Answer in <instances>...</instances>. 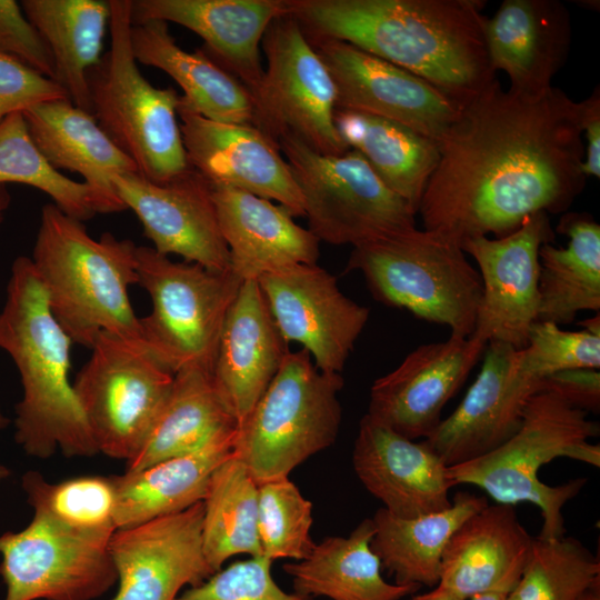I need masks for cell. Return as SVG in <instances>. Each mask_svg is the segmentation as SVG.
<instances>
[{
  "mask_svg": "<svg viewBox=\"0 0 600 600\" xmlns=\"http://www.w3.org/2000/svg\"><path fill=\"white\" fill-rule=\"evenodd\" d=\"M352 464L363 487L398 518H418L451 504L449 491L456 483L429 444L410 440L367 413L359 423Z\"/></svg>",
  "mask_w": 600,
  "mask_h": 600,
  "instance_id": "obj_22",
  "label": "cell"
},
{
  "mask_svg": "<svg viewBox=\"0 0 600 600\" xmlns=\"http://www.w3.org/2000/svg\"><path fill=\"white\" fill-rule=\"evenodd\" d=\"M599 429L586 411L552 392L539 391L529 399L521 426L510 439L482 457L448 467L447 476L456 486L479 487L498 503L537 506L542 517L537 538L560 539L566 533L562 508L588 479L552 487L539 479L538 471L561 457L599 468L600 446L589 441L599 436Z\"/></svg>",
  "mask_w": 600,
  "mask_h": 600,
  "instance_id": "obj_5",
  "label": "cell"
},
{
  "mask_svg": "<svg viewBox=\"0 0 600 600\" xmlns=\"http://www.w3.org/2000/svg\"><path fill=\"white\" fill-rule=\"evenodd\" d=\"M203 503L118 529L109 551L119 581L113 600H174L214 571L202 548Z\"/></svg>",
  "mask_w": 600,
  "mask_h": 600,
  "instance_id": "obj_20",
  "label": "cell"
},
{
  "mask_svg": "<svg viewBox=\"0 0 600 600\" xmlns=\"http://www.w3.org/2000/svg\"><path fill=\"white\" fill-rule=\"evenodd\" d=\"M481 0H288L307 36L346 41L424 79L460 108L496 78Z\"/></svg>",
  "mask_w": 600,
  "mask_h": 600,
  "instance_id": "obj_2",
  "label": "cell"
},
{
  "mask_svg": "<svg viewBox=\"0 0 600 600\" xmlns=\"http://www.w3.org/2000/svg\"><path fill=\"white\" fill-rule=\"evenodd\" d=\"M583 103L551 87L539 97L496 78L438 142L418 213L423 229L460 246L506 237L538 212L560 213L584 189Z\"/></svg>",
  "mask_w": 600,
  "mask_h": 600,
  "instance_id": "obj_1",
  "label": "cell"
},
{
  "mask_svg": "<svg viewBox=\"0 0 600 600\" xmlns=\"http://www.w3.org/2000/svg\"><path fill=\"white\" fill-rule=\"evenodd\" d=\"M73 341L54 318L46 289L28 257L11 267L0 311V348L20 376L16 441L31 457L99 453L70 380Z\"/></svg>",
  "mask_w": 600,
  "mask_h": 600,
  "instance_id": "obj_3",
  "label": "cell"
},
{
  "mask_svg": "<svg viewBox=\"0 0 600 600\" xmlns=\"http://www.w3.org/2000/svg\"><path fill=\"white\" fill-rule=\"evenodd\" d=\"M239 424L218 392L212 374L184 368L173 374L169 396L139 453L126 471L196 452L237 431Z\"/></svg>",
  "mask_w": 600,
  "mask_h": 600,
  "instance_id": "obj_32",
  "label": "cell"
},
{
  "mask_svg": "<svg viewBox=\"0 0 600 600\" xmlns=\"http://www.w3.org/2000/svg\"><path fill=\"white\" fill-rule=\"evenodd\" d=\"M257 281L284 340L300 343L320 371L341 373L369 309L348 298L318 263L286 267Z\"/></svg>",
  "mask_w": 600,
  "mask_h": 600,
  "instance_id": "obj_14",
  "label": "cell"
},
{
  "mask_svg": "<svg viewBox=\"0 0 600 600\" xmlns=\"http://www.w3.org/2000/svg\"><path fill=\"white\" fill-rule=\"evenodd\" d=\"M63 99L69 97L54 80L0 52V122L12 113Z\"/></svg>",
  "mask_w": 600,
  "mask_h": 600,
  "instance_id": "obj_44",
  "label": "cell"
},
{
  "mask_svg": "<svg viewBox=\"0 0 600 600\" xmlns=\"http://www.w3.org/2000/svg\"><path fill=\"white\" fill-rule=\"evenodd\" d=\"M0 52L54 80L50 51L14 0H0Z\"/></svg>",
  "mask_w": 600,
  "mask_h": 600,
  "instance_id": "obj_45",
  "label": "cell"
},
{
  "mask_svg": "<svg viewBox=\"0 0 600 600\" xmlns=\"http://www.w3.org/2000/svg\"><path fill=\"white\" fill-rule=\"evenodd\" d=\"M109 50L88 73L90 113L143 178L163 183L190 166L178 120L180 94L156 88L132 52V0H109Z\"/></svg>",
  "mask_w": 600,
  "mask_h": 600,
  "instance_id": "obj_6",
  "label": "cell"
},
{
  "mask_svg": "<svg viewBox=\"0 0 600 600\" xmlns=\"http://www.w3.org/2000/svg\"><path fill=\"white\" fill-rule=\"evenodd\" d=\"M180 131L189 166L212 187L277 201L304 216L301 191L279 143L252 124L220 122L196 112L180 94Z\"/></svg>",
  "mask_w": 600,
  "mask_h": 600,
  "instance_id": "obj_17",
  "label": "cell"
},
{
  "mask_svg": "<svg viewBox=\"0 0 600 600\" xmlns=\"http://www.w3.org/2000/svg\"><path fill=\"white\" fill-rule=\"evenodd\" d=\"M277 141L301 191L308 229L319 241L357 247L416 228L414 209L357 151L323 154L289 132Z\"/></svg>",
  "mask_w": 600,
  "mask_h": 600,
  "instance_id": "obj_10",
  "label": "cell"
},
{
  "mask_svg": "<svg viewBox=\"0 0 600 600\" xmlns=\"http://www.w3.org/2000/svg\"><path fill=\"white\" fill-rule=\"evenodd\" d=\"M272 562L263 556L234 561L174 600H314L282 590L271 576Z\"/></svg>",
  "mask_w": 600,
  "mask_h": 600,
  "instance_id": "obj_43",
  "label": "cell"
},
{
  "mask_svg": "<svg viewBox=\"0 0 600 600\" xmlns=\"http://www.w3.org/2000/svg\"><path fill=\"white\" fill-rule=\"evenodd\" d=\"M307 37L331 74L337 108L393 120L437 142L457 119L461 108L417 74L346 41Z\"/></svg>",
  "mask_w": 600,
  "mask_h": 600,
  "instance_id": "obj_15",
  "label": "cell"
},
{
  "mask_svg": "<svg viewBox=\"0 0 600 600\" xmlns=\"http://www.w3.org/2000/svg\"><path fill=\"white\" fill-rule=\"evenodd\" d=\"M136 251L129 239L109 232L93 239L81 221L53 203L43 206L30 259L73 342L91 349L101 333L141 341L129 298L138 283Z\"/></svg>",
  "mask_w": 600,
  "mask_h": 600,
  "instance_id": "obj_4",
  "label": "cell"
},
{
  "mask_svg": "<svg viewBox=\"0 0 600 600\" xmlns=\"http://www.w3.org/2000/svg\"><path fill=\"white\" fill-rule=\"evenodd\" d=\"M261 43L267 69L253 96L254 127L276 141L292 133L323 154L349 150L334 123L336 86L299 22L277 18Z\"/></svg>",
  "mask_w": 600,
  "mask_h": 600,
  "instance_id": "obj_12",
  "label": "cell"
},
{
  "mask_svg": "<svg viewBox=\"0 0 600 600\" xmlns=\"http://www.w3.org/2000/svg\"><path fill=\"white\" fill-rule=\"evenodd\" d=\"M11 203V196L8 191L7 186L0 184V223L4 219V214L9 209Z\"/></svg>",
  "mask_w": 600,
  "mask_h": 600,
  "instance_id": "obj_49",
  "label": "cell"
},
{
  "mask_svg": "<svg viewBox=\"0 0 600 600\" xmlns=\"http://www.w3.org/2000/svg\"><path fill=\"white\" fill-rule=\"evenodd\" d=\"M582 139L586 140L582 171L587 178L600 177V91L597 86L584 100Z\"/></svg>",
  "mask_w": 600,
  "mask_h": 600,
  "instance_id": "obj_47",
  "label": "cell"
},
{
  "mask_svg": "<svg viewBox=\"0 0 600 600\" xmlns=\"http://www.w3.org/2000/svg\"><path fill=\"white\" fill-rule=\"evenodd\" d=\"M110 539L72 533L37 516L24 529L2 533L4 600H93L103 596L118 579Z\"/></svg>",
  "mask_w": 600,
  "mask_h": 600,
  "instance_id": "obj_13",
  "label": "cell"
},
{
  "mask_svg": "<svg viewBox=\"0 0 600 600\" xmlns=\"http://www.w3.org/2000/svg\"><path fill=\"white\" fill-rule=\"evenodd\" d=\"M486 347L473 337L456 336L419 346L373 381L367 414L410 440L427 439Z\"/></svg>",
  "mask_w": 600,
  "mask_h": 600,
  "instance_id": "obj_21",
  "label": "cell"
},
{
  "mask_svg": "<svg viewBox=\"0 0 600 600\" xmlns=\"http://www.w3.org/2000/svg\"><path fill=\"white\" fill-rule=\"evenodd\" d=\"M288 14V0H134L132 24L174 22L204 41L203 51L251 93L263 77L260 43L270 23Z\"/></svg>",
  "mask_w": 600,
  "mask_h": 600,
  "instance_id": "obj_23",
  "label": "cell"
},
{
  "mask_svg": "<svg viewBox=\"0 0 600 600\" xmlns=\"http://www.w3.org/2000/svg\"><path fill=\"white\" fill-rule=\"evenodd\" d=\"M343 384L341 373L320 371L306 349L288 352L237 430L233 453L257 484L289 478L299 464L333 444Z\"/></svg>",
  "mask_w": 600,
  "mask_h": 600,
  "instance_id": "obj_8",
  "label": "cell"
},
{
  "mask_svg": "<svg viewBox=\"0 0 600 600\" xmlns=\"http://www.w3.org/2000/svg\"><path fill=\"white\" fill-rule=\"evenodd\" d=\"M10 476V469L4 464L0 463V482L6 480Z\"/></svg>",
  "mask_w": 600,
  "mask_h": 600,
  "instance_id": "obj_53",
  "label": "cell"
},
{
  "mask_svg": "<svg viewBox=\"0 0 600 600\" xmlns=\"http://www.w3.org/2000/svg\"><path fill=\"white\" fill-rule=\"evenodd\" d=\"M579 324L582 326L583 329H586V330H588V331H591V332H594V333H600V317H599V312L597 313L596 317L590 318V319H584V320H582Z\"/></svg>",
  "mask_w": 600,
  "mask_h": 600,
  "instance_id": "obj_51",
  "label": "cell"
},
{
  "mask_svg": "<svg viewBox=\"0 0 600 600\" xmlns=\"http://www.w3.org/2000/svg\"><path fill=\"white\" fill-rule=\"evenodd\" d=\"M136 270L152 303L139 318L141 342L173 374L184 368L212 374L223 322L243 280L232 270L177 262L146 246H137Z\"/></svg>",
  "mask_w": 600,
  "mask_h": 600,
  "instance_id": "obj_9",
  "label": "cell"
},
{
  "mask_svg": "<svg viewBox=\"0 0 600 600\" xmlns=\"http://www.w3.org/2000/svg\"><path fill=\"white\" fill-rule=\"evenodd\" d=\"M484 41L493 70L509 76V90L539 97L568 59L570 13L558 0H504L486 19Z\"/></svg>",
  "mask_w": 600,
  "mask_h": 600,
  "instance_id": "obj_24",
  "label": "cell"
},
{
  "mask_svg": "<svg viewBox=\"0 0 600 600\" xmlns=\"http://www.w3.org/2000/svg\"><path fill=\"white\" fill-rule=\"evenodd\" d=\"M411 600H462L458 596L450 591L437 586L430 592L418 594L411 598Z\"/></svg>",
  "mask_w": 600,
  "mask_h": 600,
  "instance_id": "obj_48",
  "label": "cell"
},
{
  "mask_svg": "<svg viewBox=\"0 0 600 600\" xmlns=\"http://www.w3.org/2000/svg\"><path fill=\"white\" fill-rule=\"evenodd\" d=\"M539 391L542 379L521 369L518 349L489 342L464 398L424 441L447 467L482 457L518 431L529 399Z\"/></svg>",
  "mask_w": 600,
  "mask_h": 600,
  "instance_id": "obj_19",
  "label": "cell"
},
{
  "mask_svg": "<svg viewBox=\"0 0 600 600\" xmlns=\"http://www.w3.org/2000/svg\"><path fill=\"white\" fill-rule=\"evenodd\" d=\"M211 188L231 270L243 281L294 264H317L319 239L286 208L241 190Z\"/></svg>",
  "mask_w": 600,
  "mask_h": 600,
  "instance_id": "obj_26",
  "label": "cell"
},
{
  "mask_svg": "<svg viewBox=\"0 0 600 600\" xmlns=\"http://www.w3.org/2000/svg\"><path fill=\"white\" fill-rule=\"evenodd\" d=\"M312 502L289 479L258 484V533L262 556L300 561L313 549Z\"/></svg>",
  "mask_w": 600,
  "mask_h": 600,
  "instance_id": "obj_41",
  "label": "cell"
},
{
  "mask_svg": "<svg viewBox=\"0 0 600 600\" xmlns=\"http://www.w3.org/2000/svg\"><path fill=\"white\" fill-rule=\"evenodd\" d=\"M557 231L567 247L550 242L539 249L537 321L571 323L581 311L600 310V226L586 212H567Z\"/></svg>",
  "mask_w": 600,
  "mask_h": 600,
  "instance_id": "obj_35",
  "label": "cell"
},
{
  "mask_svg": "<svg viewBox=\"0 0 600 600\" xmlns=\"http://www.w3.org/2000/svg\"><path fill=\"white\" fill-rule=\"evenodd\" d=\"M20 6L50 51L54 81L76 107L90 112L88 73L102 57L108 1L23 0Z\"/></svg>",
  "mask_w": 600,
  "mask_h": 600,
  "instance_id": "obj_36",
  "label": "cell"
},
{
  "mask_svg": "<svg viewBox=\"0 0 600 600\" xmlns=\"http://www.w3.org/2000/svg\"><path fill=\"white\" fill-rule=\"evenodd\" d=\"M132 52L142 64L162 70L182 89V98L199 114L220 122L254 126L249 90L203 49L179 47L168 23L149 20L132 24Z\"/></svg>",
  "mask_w": 600,
  "mask_h": 600,
  "instance_id": "obj_29",
  "label": "cell"
},
{
  "mask_svg": "<svg viewBox=\"0 0 600 600\" xmlns=\"http://www.w3.org/2000/svg\"><path fill=\"white\" fill-rule=\"evenodd\" d=\"M542 391L552 392L587 413L600 410V372L580 368L558 371L542 379Z\"/></svg>",
  "mask_w": 600,
  "mask_h": 600,
  "instance_id": "obj_46",
  "label": "cell"
},
{
  "mask_svg": "<svg viewBox=\"0 0 600 600\" xmlns=\"http://www.w3.org/2000/svg\"><path fill=\"white\" fill-rule=\"evenodd\" d=\"M116 194L140 220L153 249L177 254L211 271H229L210 183L191 167L176 178L152 182L139 173L112 178Z\"/></svg>",
  "mask_w": 600,
  "mask_h": 600,
  "instance_id": "obj_18",
  "label": "cell"
},
{
  "mask_svg": "<svg viewBox=\"0 0 600 600\" xmlns=\"http://www.w3.org/2000/svg\"><path fill=\"white\" fill-rule=\"evenodd\" d=\"M553 240L548 213L538 212L502 238L477 237L461 243L479 267L482 297L471 337L488 344H527L539 311V249Z\"/></svg>",
  "mask_w": 600,
  "mask_h": 600,
  "instance_id": "obj_16",
  "label": "cell"
},
{
  "mask_svg": "<svg viewBox=\"0 0 600 600\" xmlns=\"http://www.w3.org/2000/svg\"><path fill=\"white\" fill-rule=\"evenodd\" d=\"M257 280H244L226 316L212 369L213 383L240 424L289 352Z\"/></svg>",
  "mask_w": 600,
  "mask_h": 600,
  "instance_id": "obj_25",
  "label": "cell"
},
{
  "mask_svg": "<svg viewBox=\"0 0 600 600\" xmlns=\"http://www.w3.org/2000/svg\"><path fill=\"white\" fill-rule=\"evenodd\" d=\"M487 504L484 497L458 491L448 508L418 518H398L380 508L371 518V549L397 584L437 587L449 539L467 518Z\"/></svg>",
  "mask_w": 600,
  "mask_h": 600,
  "instance_id": "obj_33",
  "label": "cell"
},
{
  "mask_svg": "<svg viewBox=\"0 0 600 600\" xmlns=\"http://www.w3.org/2000/svg\"><path fill=\"white\" fill-rule=\"evenodd\" d=\"M202 503V548L214 572L234 556H262L258 484L233 452L212 472Z\"/></svg>",
  "mask_w": 600,
  "mask_h": 600,
  "instance_id": "obj_37",
  "label": "cell"
},
{
  "mask_svg": "<svg viewBox=\"0 0 600 600\" xmlns=\"http://www.w3.org/2000/svg\"><path fill=\"white\" fill-rule=\"evenodd\" d=\"M22 114L33 142L54 169L80 174L112 212L126 210L112 178L138 173V169L90 112L63 99L37 104Z\"/></svg>",
  "mask_w": 600,
  "mask_h": 600,
  "instance_id": "obj_28",
  "label": "cell"
},
{
  "mask_svg": "<svg viewBox=\"0 0 600 600\" xmlns=\"http://www.w3.org/2000/svg\"><path fill=\"white\" fill-rule=\"evenodd\" d=\"M7 183L26 184L44 192L62 212L81 222L98 213H112L90 186L68 178L48 162L20 112L0 122V184Z\"/></svg>",
  "mask_w": 600,
  "mask_h": 600,
  "instance_id": "obj_39",
  "label": "cell"
},
{
  "mask_svg": "<svg viewBox=\"0 0 600 600\" xmlns=\"http://www.w3.org/2000/svg\"><path fill=\"white\" fill-rule=\"evenodd\" d=\"M346 271H359L380 303L447 326L450 336L474 331L482 297L479 271L461 246L412 228L353 247Z\"/></svg>",
  "mask_w": 600,
  "mask_h": 600,
  "instance_id": "obj_7",
  "label": "cell"
},
{
  "mask_svg": "<svg viewBox=\"0 0 600 600\" xmlns=\"http://www.w3.org/2000/svg\"><path fill=\"white\" fill-rule=\"evenodd\" d=\"M9 423L8 418L2 413L0 409V430L4 429Z\"/></svg>",
  "mask_w": 600,
  "mask_h": 600,
  "instance_id": "obj_54",
  "label": "cell"
},
{
  "mask_svg": "<svg viewBox=\"0 0 600 600\" xmlns=\"http://www.w3.org/2000/svg\"><path fill=\"white\" fill-rule=\"evenodd\" d=\"M508 593L509 591L506 590H492L477 594L469 600H507Z\"/></svg>",
  "mask_w": 600,
  "mask_h": 600,
  "instance_id": "obj_50",
  "label": "cell"
},
{
  "mask_svg": "<svg viewBox=\"0 0 600 600\" xmlns=\"http://www.w3.org/2000/svg\"><path fill=\"white\" fill-rule=\"evenodd\" d=\"M580 600H600V588L591 589Z\"/></svg>",
  "mask_w": 600,
  "mask_h": 600,
  "instance_id": "obj_52",
  "label": "cell"
},
{
  "mask_svg": "<svg viewBox=\"0 0 600 600\" xmlns=\"http://www.w3.org/2000/svg\"><path fill=\"white\" fill-rule=\"evenodd\" d=\"M73 389L98 451L131 461L144 444L173 373L139 340L101 333Z\"/></svg>",
  "mask_w": 600,
  "mask_h": 600,
  "instance_id": "obj_11",
  "label": "cell"
},
{
  "mask_svg": "<svg viewBox=\"0 0 600 600\" xmlns=\"http://www.w3.org/2000/svg\"><path fill=\"white\" fill-rule=\"evenodd\" d=\"M599 586L600 561L578 539L536 538L507 600H580Z\"/></svg>",
  "mask_w": 600,
  "mask_h": 600,
  "instance_id": "obj_40",
  "label": "cell"
},
{
  "mask_svg": "<svg viewBox=\"0 0 600 600\" xmlns=\"http://www.w3.org/2000/svg\"><path fill=\"white\" fill-rule=\"evenodd\" d=\"M21 486L33 516L57 528L102 538H111L117 530L113 476H82L52 483L30 470Z\"/></svg>",
  "mask_w": 600,
  "mask_h": 600,
  "instance_id": "obj_38",
  "label": "cell"
},
{
  "mask_svg": "<svg viewBox=\"0 0 600 600\" xmlns=\"http://www.w3.org/2000/svg\"><path fill=\"white\" fill-rule=\"evenodd\" d=\"M532 543L514 506L487 504L467 518L449 539L438 586L462 600L492 590L510 592Z\"/></svg>",
  "mask_w": 600,
  "mask_h": 600,
  "instance_id": "obj_27",
  "label": "cell"
},
{
  "mask_svg": "<svg viewBox=\"0 0 600 600\" xmlns=\"http://www.w3.org/2000/svg\"><path fill=\"white\" fill-rule=\"evenodd\" d=\"M236 436L237 431L196 452L113 476L117 530L179 513L203 501L212 472L233 452Z\"/></svg>",
  "mask_w": 600,
  "mask_h": 600,
  "instance_id": "obj_31",
  "label": "cell"
},
{
  "mask_svg": "<svg viewBox=\"0 0 600 600\" xmlns=\"http://www.w3.org/2000/svg\"><path fill=\"white\" fill-rule=\"evenodd\" d=\"M374 524L363 519L349 537H328L302 560L283 564L293 592L330 600H400L419 590L414 584H392L381 574L371 549Z\"/></svg>",
  "mask_w": 600,
  "mask_h": 600,
  "instance_id": "obj_30",
  "label": "cell"
},
{
  "mask_svg": "<svg viewBox=\"0 0 600 600\" xmlns=\"http://www.w3.org/2000/svg\"><path fill=\"white\" fill-rule=\"evenodd\" d=\"M519 363L526 373L538 379L569 369L599 370L600 333L586 329L567 331L550 321H536L526 347L519 350Z\"/></svg>",
  "mask_w": 600,
  "mask_h": 600,
  "instance_id": "obj_42",
  "label": "cell"
},
{
  "mask_svg": "<svg viewBox=\"0 0 600 600\" xmlns=\"http://www.w3.org/2000/svg\"><path fill=\"white\" fill-rule=\"evenodd\" d=\"M334 123L348 149L361 154L381 181L418 213L439 161L438 142L393 120L356 110L337 108Z\"/></svg>",
  "mask_w": 600,
  "mask_h": 600,
  "instance_id": "obj_34",
  "label": "cell"
}]
</instances>
